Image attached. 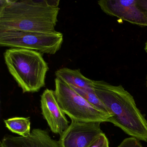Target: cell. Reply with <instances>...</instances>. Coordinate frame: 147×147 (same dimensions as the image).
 <instances>
[{
    "label": "cell",
    "mask_w": 147,
    "mask_h": 147,
    "mask_svg": "<svg viewBox=\"0 0 147 147\" xmlns=\"http://www.w3.org/2000/svg\"><path fill=\"white\" fill-rule=\"evenodd\" d=\"M117 147H143L140 140L133 137L127 138L123 140Z\"/></svg>",
    "instance_id": "5bb4252c"
},
{
    "label": "cell",
    "mask_w": 147,
    "mask_h": 147,
    "mask_svg": "<svg viewBox=\"0 0 147 147\" xmlns=\"http://www.w3.org/2000/svg\"><path fill=\"white\" fill-rule=\"evenodd\" d=\"M41 107L42 114L51 131L61 136L68 128L69 121L58 104L55 91L45 90L41 96Z\"/></svg>",
    "instance_id": "ba28073f"
},
{
    "label": "cell",
    "mask_w": 147,
    "mask_h": 147,
    "mask_svg": "<svg viewBox=\"0 0 147 147\" xmlns=\"http://www.w3.org/2000/svg\"></svg>",
    "instance_id": "e0dca14e"
},
{
    "label": "cell",
    "mask_w": 147,
    "mask_h": 147,
    "mask_svg": "<svg viewBox=\"0 0 147 147\" xmlns=\"http://www.w3.org/2000/svg\"><path fill=\"white\" fill-rule=\"evenodd\" d=\"M4 57L9 73L24 93L36 92L45 86L49 67L41 53L11 48L5 51Z\"/></svg>",
    "instance_id": "3957f363"
},
{
    "label": "cell",
    "mask_w": 147,
    "mask_h": 147,
    "mask_svg": "<svg viewBox=\"0 0 147 147\" xmlns=\"http://www.w3.org/2000/svg\"><path fill=\"white\" fill-rule=\"evenodd\" d=\"M93 89L109 112L108 122L126 134L147 142V121L138 109L133 96L122 85L94 80Z\"/></svg>",
    "instance_id": "7a4b0ae2"
},
{
    "label": "cell",
    "mask_w": 147,
    "mask_h": 147,
    "mask_svg": "<svg viewBox=\"0 0 147 147\" xmlns=\"http://www.w3.org/2000/svg\"><path fill=\"white\" fill-rule=\"evenodd\" d=\"M55 93L59 105L71 120L84 122H108L110 115L88 102L69 85L55 79Z\"/></svg>",
    "instance_id": "277c9868"
},
{
    "label": "cell",
    "mask_w": 147,
    "mask_h": 147,
    "mask_svg": "<svg viewBox=\"0 0 147 147\" xmlns=\"http://www.w3.org/2000/svg\"><path fill=\"white\" fill-rule=\"evenodd\" d=\"M99 122H84L72 119L68 128L60 136V147H88L103 133Z\"/></svg>",
    "instance_id": "8992f818"
},
{
    "label": "cell",
    "mask_w": 147,
    "mask_h": 147,
    "mask_svg": "<svg viewBox=\"0 0 147 147\" xmlns=\"http://www.w3.org/2000/svg\"><path fill=\"white\" fill-rule=\"evenodd\" d=\"M55 75L56 78L75 87L82 89L93 88L94 80L84 76L80 69L62 68L57 70Z\"/></svg>",
    "instance_id": "30bf717a"
},
{
    "label": "cell",
    "mask_w": 147,
    "mask_h": 147,
    "mask_svg": "<svg viewBox=\"0 0 147 147\" xmlns=\"http://www.w3.org/2000/svg\"><path fill=\"white\" fill-rule=\"evenodd\" d=\"M144 50L147 53V41L145 44V46H144Z\"/></svg>",
    "instance_id": "2e32d148"
},
{
    "label": "cell",
    "mask_w": 147,
    "mask_h": 147,
    "mask_svg": "<svg viewBox=\"0 0 147 147\" xmlns=\"http://www.w3.org/2000/svg\"><path fill=\"white\" fill-rule=\"evenodd\" d=\"M0 147H60L59 142L51 138L49 132L41 129H34L26 137L5 136Z\"/></svg>",
    "instance_id": "9c48e42d"
},
{
    "label": "cell",
    "mask_w": 147,
    "mask_h": 147,
    "mask_svg": "<svg viewBox=\"0 0 147 147\" xmlns=\"http://www.w3.org/2000/svg\"><path fill=\"white\" fill-rule=\"evenodd\" d=\"M63 35L9 30L0 31V46L26 49L40 53L55 55L61 47Z\"/></svg>",
    "instance_id": "5b68a950"
},
{
    "label": "cell",
    "mask_w": 147,
    "mask_h": 147,
    "mask_svg": "<svg viewBox=\"0 0 147 147\" xmlns=\"http://www.w3.org/2000/svg\"><path fill=\"white\" fill-rule=\"evenodd\" d=\"M70 86L75 91H76L80 95L83 97L91 105H92L101 111L111 116L107 108L102 103V101L100 100L98 97L97 96L93 88H88V89L83 88L82 89V88H77L73 86Z\"/></svg>",
    "instance_id": "7c38bea8"
},
{
    "label": "cell",
    "mask_w": 147,
    "mask_h": 147,
    "mask_svg": "<svg viewBox=\"0 0 147 147\" xmlns=\"http://www.w3.org/2000/svg\"><path fill=\"white\" fill-rule=\"evenodd\" d=\"M98 4L107 15L141 26H147L145 15L137 5V0H101Z\"/></svg>",
    "instance_id": "52a82bcc"
},
{
    "label": "cell",
    "mask_w": 147,
    "mask_h": 147,
    "mask_svg": "<svg viewBox=\"0 0 147 147\" xmlns=\"http://www.w3.org/2000/svg\"><path fill=\"white\" fill-rule=\"evenodd\" d=\"M137 5L145 15L147 21V0H137Z\"/></svg>",
    "instance_id": "9a60e30c"
},
{
    "label": "cell",
    "mask_w": 147,
    "mask_h": 147,
    "mask_svg": "<svg viewBox=\"0 0 147 147\" xmlns=\"http://www.w3.org/2000/svg\"><path fill=\"white\" fill-rule=\"evenodd\" d=\"M88 147H109V142L106 135L101 133Z\"/></svg>",
    "instance_id": "4fadbf2b"
},
{
    "label": "cell",
    "mask_w": 147,
    "mask_h": 147,
    "mask_svg": "<svg viewBox=\"0 0 147 147\" xmlns=\"http://www.w3.org/2000/svg\"><path fill=\"white\" fill-rule=\"evenodd\" d=\"M0 2V31L56 32L60 1L1 0Z\"/></svg>",
    "instance_id": "6da1fadb"
},
{
    "label": "cell",
    "mask_w": 147,
    "mask_h": 147,
    "mask_svg": "<svg viewBox=\"0 0 147 147\" xmlns=\"http://www.w3.org/2000/svg\"><path fill=\"white\" fill-rule=\"evenodd\" d=\"M4 122L6 127L13 133L23 137L27 136L30 134V118H11L4 120Z\"/></svg>",
    "instance_id": "8fae6325"
}]
</instances>
